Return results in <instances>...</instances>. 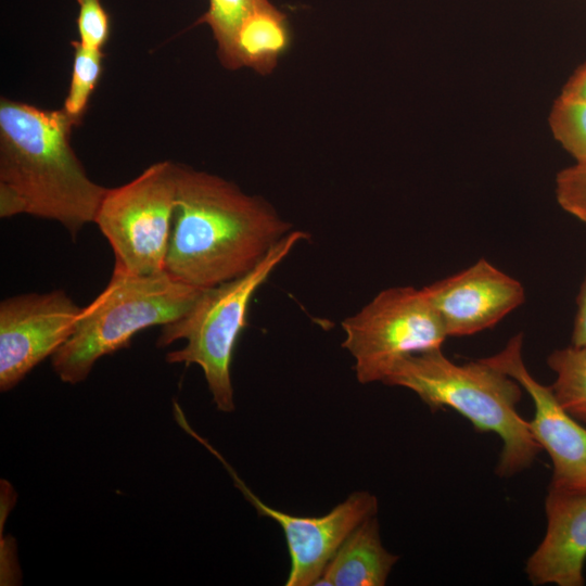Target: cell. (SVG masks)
I'll return each mask as SVG.
<instances>
[{"instance_id":"6da1fadb","label":"cell","mask_w":586,"mask_h":586,"mask_svg":"<svg viewBox=\"0 0 586 586\" xmlns=\"http://www.w3.org/2000/svg\"><path fill=\"white\" fill-rule=\"evenodd\" d=\"M292 230L265 200L178 164L165 271L187 284L213 288L251 271Z\"/></svg>"},{"instance_id":"7a4b0ae2","label":"cell","mask_w":586,"mask_h":586,"mask_svg":"<svg viewBox=\"0 0 586 586\" xmlns=\"http://www.w3.org/2000/svg\"><path fill=\"white\" fill-rule=\"evenodd\" d=\"M81 120L63 107L0 101V216L27 214L61 224L75 239L94 222L107 190L92 181L71 145Z\"/></svg>"},{"instance_id":"3957f363","label":"cell","mask_w":586,"mask_h":586,"mask_svg":"<svg viewBox=\"0 0 586 586\" xmlns=\"http://www.w3.org/2000/svg\"><path fill=\"white\" fill-rule=\"evenodd\" d=\"M383 383L412 391L432 411L454 409L476 431L497 434L501 477L530 468L542 450L517 411L523 387L486 358L459 365L442 348L422 352L400 360Z\"/></svg>"},{"instance_id":"277c9868","label":"cell","mask_w":586,"mask_h":586,"mask_svg":"<svg viewBox=\"0 0 586 586\" xmlns=\"http://www.w3.org/2000/svg\"><path fill=\"white\" fill-rule=\"evenodd\" d=\"M204 290L166 271L143 276L114 269L105 289L82 308L74 332L53 354L54 372L65 383L85 381L98 359L127 347L141 330L179 319Z\"/></svg>"},{"instance_id":"5b68a950","label":"cell","mask_w":586,"mask_h":586,"mask_svg":"<svg viewBox=\"0 0 586 586\" xmlns=\"http://www.w3.org/2000/svg\"><path fill=\"white\" fill-rule=\"evenodd\" d=\"M309 234L292 230L247 273L203 291L194 305L179 319L162 326L157 347L177 340L186 345L167 354L169 364L201 367L216 408L234 409L231 364L237 342L247 326L252 298L275 269Z\"/></svg>"},{"instance_id":"8992f818","label":"cell","mask_w":586,"mask_h":586,"mask_svg":"<svg viewBox=\"0 0 586 586\" xmlns=\"http://www.w3.org/2000/svg\"><path fill=\"white\" fill-rule=\"evenodd\" d=\"M177 171L178 164L157 162L129 182L106 190L94 224L113 250L114 269L143 276L165 271Z\"/></svg>"},{"instance_id":"52a82bcc","label":"cell","mask_w":586,"mask_h":586,"mask_svg":"<svg viewBox=\"0 0 586 586\" xmlns=\"http://www.w3.org/2000/svg\"><path fill=\"white\" fill-rule=\"evenodd\" d=\"M341 326L361 384L384 382L400 360L442 348L448 337L423 290L407 285L379 292Z\"/></svg>"},{"instance_id":"ba28073f","label":"cell","mask_w":586,"mask_h":586,"mask_svg":"<svg viewBox=\"0 0 586 586\" xmlns=\"http://www.w3.org/2000/svg\"><path fill=\"white\" fill-rule=\"evenodd\" d=\"M80 308L63 290L0 303V390L10 391L74 332Z\"/></svg>"},{"instance_id":"9c48e42d","label":"cell","mask_w":586,"mask_h":586,"mask_svg":"<svg viewBox=\"0 0 586 586\" xmlns=\"http://www.w3.org/2000/svg\"><path fill=\"white\" fill-rule=\"evenodd\" d=\"M193 436L225 464L237 487L259 514L275 520L282 528L290 556L285 586L316 585L328 562L345 538L366 519L377 515L378 499L368 492H355L320 517H300L277 510L262 501L234 470L206 441Z\"/></svg>"},{"instance_id":"30bf717a","label":"cell","mask_w":586,"mask_h":586,"mask_svg":"<svg viewBox=\"0 0 586 586\" xmlns=\"http://www.w3.org/2000/svg\"><path fill=\"white\" fill-rule=\"evenodd\" d=\"M523 335L512 336L488 362L512 377L531 396L534 416L530 429L552 463L550 485L586 489V428L558 403L550 386L538 382L523 360Z\"/></svg>"},{"instance_id":"8fae6325","label":"cell","mask_w":586,"mask_h":586,"mask_svg":"<svg viewBox=\"0 0 586 586\" xmlns=\"http://www.w3.org/2000/svg\"><path fill=\"white\" fill-rule=\"evenodd\" d=\"M422 290L447 336H467L489 329L525 300L521 282L485 258Z\"/></svg>"},{"instance_id":"7c38bea8","label":"cell","mask_w":586,"mask_h":586,"mask_svg":"<svg viewBox=\"0 0 586 586\" xmlns=\"http://www.w3.org/2000/svg\"><path fill=\"white\" fill-rule=\"evenodd\" d=\"M546 533L525 573L533 585L583 586L586 561V489L549 486Z\"/></svg>"},{"instance_id":"4fadbf2b","label":"cell","mask_w":586,"mask_h":586,"mask_svg":"<svg viewBox=\"0 0 586 586\" xmlns=\"http://www.w3.org/2000/svg\"><path fill=\"white\" fill-rule=\"evenodd\" d=\"M398 559L383 546L379 521L373 515L340 545L316 585L383 586Z\"/></svg>"},{"instance_id":"5bb4252c","label":"cell","mask_w":586,"mask_h":586,"mask_svg":"<svg viewBox=\"0 0 586 586\" xmlns=\"http://www.w3.org/2000/svg\"><path fill=\"white\" fill-rule=\"evenodd\" d=\"M285 15L271 2L257 9L241 24L234 46L235 67L270 73L290 44Z\"/></svg>"},{"instance_id":"9a60e30c","label":"cell","mask_w":586,"mask_h":586,"mask_svg":"<svg viewBox=\"0 0 586 586\" xmlns=\"http://www.w3.org/2000/svg\"><path fill=\"white\" fill-rule=\"evenodd\" d=\"M547 365L556 374L550 387L558 403L586 424V345L555 349L547 357Z\"/></svg>"},{"instance_id":"2e32d148","label":"cell","mask_w":586,"mask_h":586,"mask_svg":"<svg viewBox=\"0 0 586 586\" xmlns=\"http://www.w3.org/2000/svg\"><path fill=\"white\" fill-rule=\"evenodd\" d=\"M269 3V0H209L208 10L199 23L212 29L224 66L237 68L234 46L238 30L249 15Z\"/></svg>"},{"instance_id":"e0dca14e","label":"cell","mask_w":586,"mask_h":586,"mask_svg":"<svg viewBox=\"0 0 586 586\" xmlns=\"http://www.w3.org/2000/svg\"><path fill=\"white\" fill-rule=\"evenodd\" d=\"M549 127L575 163L586 164V101L560 94L551 107Z\"/></svg>"},{"instance_id":"ac0fdd59","label":"cell","mask_w":586,"mask_h":586,"mask_svg":"<svg viewBox=\"0 0 586 586\" xmlns=\"http://www.w3.org/2000/svg\"><path fill=\"white\" fill-rule=\"evenodd\" d=\"M74 61L68 93L63 109L73 117L81 120L90 97L102 74V50H95L72 41Z\"/></svg>"},{"instance_id":"d6986e66","label":"cell","mask_w":586,"mask_h":586,"mask_svg":"<svg viewBox=\"0 0 586 586\" xmlns=\"http://www.w3.org/2000/svg\"><path fill=\"white\" fill-rule=\"evenodd\" d=\"M560 207L586 225V164H574L560 170L555 182Z\"/></svg>"},{"instance_id":"ffe728a7","label":"cell","mask_w":586,"mask_h":586,"mask_svg":"<svg viewBox=\"0 0 586 586\" xmlns=\"http://www.w3.org/2000/svg\"><path fill=\"white\" fill-rule=\"evenodd\" d=\"M79 5L77 29L79 42L102 50L110 37V17L101 0H77Z\"/></svg>"},{"instance_id":"44dd1931","label":"cell","mask_w":586,"mask_h":586,"mask_svg":"<svg viewBox=\"0 0 586 586\" xmlns=\"http://www.w3.org/2000/svg\"><path fill=\"white\" fill-rule=\"evenodd\" d=\"M577 310L574 318L571 343L575 346L586 345V277L581 285L576 300Z\"/></svg>"},{"instance_id":"7402d4cb","label":"cell","mask_w":586,"mask_h":586,"mask_svg":"<svg viewBox=\"0 0 586 586\" xmlns=\"http://www.w3.org/2000/svg\"><path fill=\"white\" fill-rule=\"evenodd\" d=\"M560 94L586 101V62L571 75Z\"/></svg>"}]
</instances>
